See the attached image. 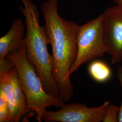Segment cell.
Masks as SVG:
<instances>
[{
  "label": "cell",
  "instance_id": "6da1fadb",
  "mask_svg": "<svg viewBox=\"0 0 122 122\" xmlns=\"http://www.w3.org/2000/svg\"><path fill=\"white\" fill-rule=\"evenodd\" d=\"M58 1L48 0L41 5L40 9L49 44L52 47L53 77L60 97L66 102L73 95L70 70L77 56V35L80 25L59 15Z\"/></svg>",
  "mask_w": 122,
  "mask_h": 122
},
{
  "label": "cell",
  "instance_id": "7a4b0ae2",
  "mask_svg": "<svg viewBox=\"0 0 122 122\" xmlns=\"http://www.w3.org/2000/svg\"><path fill=\"white\" fill-rule=\"evenodd\" d=\"M20 11L25 18L26 33L24 46L28 60L35 66L46 92L60 97L59 92L53 75L52 55L49 53V44L44 26L39 24V13L31 0H21Z\"/></svg>",
  "mask_w": 122,
  "mask_h": 122
},
{
  "label": "cell",
  "instance_id": "3957f363",
  "mask_svg": "<svg viewBox=\"0 0 122 122\" xmlns=\"http://www.w3.org/2000/svg\"><path fill=\"white\" fill-rule=\"evenodd\" d=\"M6 57L14 64L20 83L26 96L29 111L35 113L38 122L44 120L48 107L54 106L59 109L65 104L61 98L46 91L35 66L27 58L25 46L9 53Z\"/></svg>",
  "mask_w": 122,
  "mask_h": 122
},
{
  "label": "cell",
  "instance_id": "277c9868",
  "mask_svg": "<svg viewBox=\"0 0 122 122\" xmlns=\"http://www.w3.org/2000/svg\"><path fill=\"white\" fill-rule=\"evenodd\" d=\"M77 56L70 70L72 74L84 64L106 53L103 30V14L80 26L77 35Z\"/></svg>",
  "mask_w": 122,
  "mask_h": 122
},
{
  "label": "cell",
  "instance_id": "5b68a950",
  "mask_svg": "<svg viewBox=\"0 0 122 122\" xmlns=\"http://www.w3.org/2000/svg\"><path fill=\"white\" fill-rule=\"evenodd\" d=\"M103 14V30L106 53L113 64L122 62V4L109 7Z\"/></svg>",
  "mask_w": 122,
  "mask_h": 122
},
{
  "label": "cell",
  "instance_id": "8992f818",
  "mask_svg": "<svg viewBox=\"0 0 122 122\" xmlns=\"http://www.w3.org/2000/svg\"><path fill=\"white\" fill-rule=\"evenodd\" d=\"M110 101H105L98 107H88L81 103L63 105L56 111H48L44 120L52 122H101L103 121Z\"/></svg>",
  "mask_w": 122,
  "mask_h": 122
},
{
  "label": "cell",
  "instance_id": "52a82bcc",
  "mask_svg": "<svg viewBox=\"0 0 122 122\" xmlns=\"http://www.w3.org/2000/svg\"><path fill=\"white\" fill-rule=\"evenodd\" d=\"M26 26L21 18L14 20L9 31L0 39V58L24 47Z\"/></svg>",
  "mask_w": 122,
  "mask_h": 122
},
{
  "label": "cell",
  "instance_id": "ba28073f",
  "mask_svg": "<svg viewBox=\"0 0 122 122\" xmlns=\"http://www.w3.org/2000/svg\"><path fill=\"white\" fill-rule=\"evenodd\" d=\"M0 96H2L8 103L10 111L9 122H19L17 109L10 72L0 79Z\"/></svg>",
  "mask_w": 122,
  "mask_h": 122
},
{
  "label": "cell",
  "instance_id": "9c48e42d",
  "mask_svg": "<svg viewBox=\"0 0 122 122\" xmlns=\"http://www.w3.org/2000/svg\"><path fill=\"white\" fill-rule=\"evenodd\" d=\"M10 76L13 86L14 98L17 109L18 120L20 122L26 113L29 112L26 96L20 83L15 67L10 72Z\"/></svg>",
  "mask_w": 122,
  "mask_h": 122
},
{
  "label": "cell",
  "instance_id": "30bf717a",
  "mask_svg": "<svg viewBox=\"0 0 122 122\" xmlns=\"http://www.w3.org/2000/svg\"><path fill=\"white\" fill-rule=\"evenodd\" d=\"M90 76L94 81L99 83H105L111 78V69L105 61L94 60L91 61L88 67Z\"/></svg>",
  "mask_w": 122,
  "mask_h": 122
},
{
  "label": "cell",
  "instance_id": "8fae6325",
  "mask_svg": "<svg viewBox=\"0 0 122 122\" xmlns=\"http://www.w3.org/2000/svg\"><path fill=\"white\" fill-rule=\"evenodd\" d=\"M120 110V106L110 104L106 110L103 122H119Z\"/></svg>",
  "mask_w": 122,
  "mask_h": 122
},
{
  "label": "cell",
  "instance_id": "7c38bea8",
  "mask_svg": "<svg viewBox=\"0 0 122 122\" xmlns=\"http://www.w3.org/2000/svg\"><path fill=\"white\" fill-rule=\"evenodd\" d=\"M15 67L13 61L5 57L0 58V79L8 74Z\"/></svg>",
  "mask_w": 122,
  "mask_h": 122
},
{
  "label": "cell",
  "instance_id": "4fadbf2b",
  "mask_svg": "<svg viewBox=\"0 0 122 122\" xmlns=\"http://www.w3.org/2000/svg\"><path fill=\"white\" fill-rule=\"evenodd\" d=\"M9 106L7 101L0 96V122H9Z\"/></svg>",
  "mask_w": 122,
  "mask_h": 122
},
{
  "label": "cell",
  "instance_id": "5bb4252c",
  "mask_svg": "<svg viewBox=\"0 0 122 122\" xmlns=\"http://www.w3.org/2000/svg\"><path fill=\"white\" fill-rule=\"evenodd\" d=\"M117 77L121 88L122 93V66H119L117 71ZM120 118L119 122H122V98L121 104L120 106Z\"/></svg>",
  "mask_w": 122,
  "mask_h": 122
},
{
  "label": "cell",
  "instance_id": "9a60e30c",
  "mask_svg": "<svg viewBox=\"0 0 122 122\" xmlns=\"http://www.w3.org/2000/svg\"><path fill=\"white\" fill-rule=\"evenodd\" d=\"M114 1L117 4H122V0H114Z\"/></svg>",
  "mask_w": 122,
  "mask_h": 122
}]
</instances>
